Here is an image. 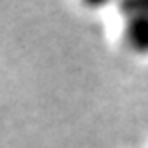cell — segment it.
Segmentation results:
<instances>
[{"label":"cell","instance_id":"6da1fadb","mask_svg":"<svg viewBox=\"0 0 148 148\" xmlns=\"http://www.w3.org/2000/svg\"><path fill=\"white\" fill-rule=\"evenodd\" d=\"M126 42L136 52H148V16L128 18L126 24Z\"/></svg>","mask_w":148,"mask_h":148},{"label":"cell","instance_id":"7a4b0ae2","mask_svg":"<svg viewBox=\"0 0 148 148\" xmlns=\"http://www.w3.org/2000/svg\"><path fill=\"white\" fill-rule=\"evenodd\" d=\"M122 12L126 18H134V16H148V0L146 2H124Z\"/></svg>","mask_w":148,"mask_h":148}]
</instances>
